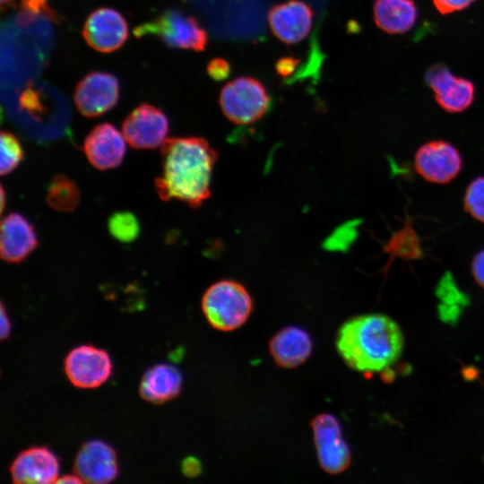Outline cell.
Returning a JSON list of instances; mask_svg holds the SVG:
<instances>
[{
    "mask_svg": "<svg viewBox=\"0 0 484 484\" xmlns=\"http://www.w3.org/2000/svg\"><path fill=\"white\" fill-rule=\"evenodd\" d=\"M161 147V173L154 179L159 197L199 207L211 195L217 151L198 136L167 139Z\"/></svg>",
    "mask_w": 484,
    "mask_h": 484,
    "instance_id": "6da1fadb",
    "label": "cell"
},
{
    "mask_svg": "<svg viewBox=\"0 0 484 484\" xmlns=\"http://www.w3.org/2000/svg\"><path fill=\"white\" fill-rule=\"evenodd\" d=\"M336 349L346 365L362 373L381 372L401 357L403 333L388 315L366 314L350 318L339 328Z\"/></svg>",
    "mask_w": 484,
    "mask_h": 484,
    "instance_id": "7a4b0ae2",
    "label": "cell"
},
{
    "mask_svg": "<svg viewBox=\"0 0 484 484\" xmlns=\"http://www.w3.org/2000/svg\"><path fill=\"white\" fill-rule=\"evenodd\" d=\"M201 304L209 324L220 332L241 327L254 308L248 290L233 280H221L212 284L203 293Z\"/></svg>",
    "mask_w": 484,
    "mask_h": 484,
    "instance_id": "3957f363",
    "label": "cell"
},
{
    "mask_svg": "<svg viewBox=\"0 0 484 484\" xmlns=\"http://www.w3.org/2000/svg\"><path fill=\"white\" fill-rule=\"evenodd\" d=\"M134 34L138 39L154 35L168 47L197 52L204 50L208 42L207 32L199 21L178 9L166 10L136 26Z\"/></svg>",
    "mask_w": 484,
    "mask_h": 484,
    "instance_id": "277c9868",
    "label": "cell"
},
{
    "mask_svg": "<svg viewBox=\"0 0 484 484\" xmlns=\"http://www.w3.org/2000/svg\"><path fill=\"white\" fill-rule=\"evenodd\" d=\"M219 104L223 115L230 122L245 125L264 116L271 105V98L259 80L239 76L223 86Z\"/></svg>",
    "mask_w": 484,
    "mask_h": 484,
    "instance_id": "5b68a950",
    "label": "cell"
},
{
    "mask_svg": "<svg viewBox=\"0 0 484 484\" xmlns=\"http://www.w3.org/2000/svg\"><path fill=\"white\" fill-rule=\"evenodd\" d=\"M311 428L322 470L332 475L345 471L350 464L351 454L339 420L332 414L322 413L313 419Z\"/></svg>",
    "mask_w": 484,
    "mask_h": 484,
    "instance_id": "8992f818",
    "label": "cell"
},
{
    "mask_svg": "<svg viewBox=\"0 0 484 484\" xmlns=\"http://www.w3.org/2000/svg\"><path fill=\"white\" fill-rule=\"evenodd\" d=\"M414 168L426 181L445 185L454 180L462 169L459 150L445 140L420 145L414 155Z\"/></svg>",
    "mask_w": 484,
    "mask_h": 484,
    "instance_id": "52a82bcc",
    "label": "cell"
},
{
    "mask_svg": "<svg viewBox=\"0 0 484 484\" xmlns=\"http://www.w3.org/2000/svg\"><path fill=\"white\" fill-rule=\"evenodd\" d=\"M65 373L70 383L82 389L103 385L112 373L108 353L92 345H81L71 350L65 359Z\"/></svg>",
    "mask_w": 484,
    "mask_h": 484,
    "instance_id": "ba28073f",
    "label": "cell"
},
{
    "mask_svg": "<svg viewBox=\"0 0 484 484\" xmlns=\"http://www.w3.org/2000/svg\"><path fill=\"white\" fill-rule=\"evenodd\" d=\"M122 130L125 139L133 148L155 149L167 140L169 124L160 108L142 103L123 121Z\"/></svg>",
    "mask_w": 484,
    "mask_h": 484,
    "instance_id": "9c48e42d",
    "label": "cell"
},
{
    "mask_svg": "<svg viewBox=\"0 0 484 484\" xmlns=\"http://www.w3.org/2000/svg\"><path fill=\"white\" fill-rule=\"evenodd\" d=\"M119 91V82L114 74L93 71L78 82L73 99L78 111L83 117H95L117 104Z\"/></svg>",
    "mask_w": 484,
    "mask_h": 484,
    "instance_id": "30bf717a",
    "label": "cell"
},
{
    "mask_svg": "<svg viewBox=\"0 0 484 484\" xmlns=\"http://www.w3.org/2000/svg\"><path fill=\"white\" fill-rule=\"evenodd\" d=\"M425 81L433 91L436 103L446 112H462L474 101V84L455 76L443 65L431 66L425 73Z\"/></svg>",
    "mask_w": 484,
    "mask_h": 484,
    "instance_id": "8fae6325",
    "label": "cell"
},
{
    "mask_svg": "<svg viewBox=\"0 0 484 484\" xmlns=\"http://www.w3.org/2000/svg\"><path fill=\"white\" fill-rule=\"evenodd\" d=\"M82 36L87 44L101 53L113 52L121 48L128 38V24L117 10L101 7L86 19Z\"/></svg>",
    "mask_w": 484,
    "mask_h": 484,
    "instance_id": "7c38bea8",
    "label": "cell"
},
{
    "mask_svg": "<svg viewBox=\"0 0 484 484\" xmlns=\"http://www.w3.org/2000/svg\"><path fill=\"white\" fill-rule=\"evenodd\" d=\"M125 137L112 124L95 125L86 135L82 150L89 162L99 170H108L121 165L125 156Z\"/></svg>",
    "mask_w": 484,
    "mask_h": 484,
    "instance_id": "4fadbf2b",
    "label": "cell"
},
{
    "mask_svg": "<svg viewBox=\"0 0 484 484\" xmlns=\"http://www.w3.org/2000/svg\"><path fill=\"white\" fill-rule=\"evenodd\" d=\"M314 13L301 0H288L273 5L268 13L272 34L285 44H296L304 39L313 24Z\"/></svg>",
    "mask_w": 484,
    "mask_h": 484,
    "instance_id": "5bb4252c",
    "label": "cell"
},
{
    "mask_svg": "<svg viewBox=\"0 0 484 484\" xmlns=\"http://www.w3.org/2000/svg\"><path fill=\"white\" fill-rule=\"evenodd\" d=\"M73 468L83 482L108 483L118 474L117 455L104 441L91 440L80 448L74 459Z\"/></svg>",
    "mask_w": 484,
    "mask_h": 484,
    "instance_id": "9a60e30c",
    "label": "cell"
},
{
    "mask_svg": "<svg viewBox=\"0 0 484 484\" xmlns=\"http://www.w3.org/2000/svg\"><path fill=\"white\" fill-rule=\"evenodd\" d=\"M39 246L33 224L19 212L7 214L1 221L0 255L3 261L20 264Z\"/></svg>",
    "mask_w": 484,
    "mask_h": 484,
    "instance_id": "2e32d148",
    "label": "cell"
},
{
    "mask_svg": "<svg viewBox=\"0 0 484 484\" xmlns=\"http://www.w3.org/2000/svg\"><path fill=\"white\" fill-rule=\"evenodd\" d=\"M59 462L46 446H33L22 451L10 465L13 483L49 484L58 479Z\"/></svg>",
    "mask_w": 484,
    "mask_h": 484,
    "instance_id": "e0dca14e",
    "label": "cell"
},
{
    "mask_svg": "<svg viewBox=\"0 0 484 484\" xmlns=\"http://www.w3.org/2000/svg\"><path fill=\"white\" fill-rule=\"evenodd\" d=\"M269 351L281 368H295L304 364L313 351V341L307 332L298 326H286L269 341Z\"/></svg>",
    "mask_w": 484,
    "mask_h": 484,
    "instance_id": "ac0fdd59",
    "label": "cell"
},
{
    "mask_svg": "<svg viewBox=\"0 0 484 484\" xmlns=\"http://www.w3.org/2000/svg\"><path fill=\"white\" fill-rule=\"evenodd\" d=\"M182 385V374L176 367L160 363L145 371L140 382L139 393L149 402L161 404L177 397Z\"/></svg>",
    "mask_w": 484,
    "mask_h": 484,
    "instance_id": "d6986e66",
    "label": "cell"
},
{
    "mask_svg": "<svg viewBox=\"0 0 484 484\" xmlns=\"http://www.w3.org/2000/svg\"><path fill=\"white\" fill-rule=\"evenodd\" d=\"M373 17L381 30L402 34L415 25L418 8L414 0H375Z\"/></svg>",
    "mask_w": 484,
    "mask_h": 484,
    "instance_id": "ffe728a7",
    "label": "cell"
},
{
    "mask_svg": "<svg viewBox=\"0 0 484 484\" xmlns=\"http://www.w3.org/2000/svg\"><path fill=\"white\" fill-rule=\"evenodd\" d=\"M81 193L76 183L69 177L57 174L47 188L48 204L58 212H70L80 203Z\"/></svg>",
    "mask_w": 484,
    "mask_h": 484,
    "instance_id": "44dd1931",
    "label": "cell"
},
{
    "mask_svg": "<svg viewBox=\"0 0 484 484\" xmlns=\"http://www.w3.org/2000/svg\"><path fill=\"white\" fill-rule=\"evenodd\" d=\"M385 251L393 257L416 259L421 256L419 241L411 224L396 231L385 246Z\"/></svg>",
    "mask_w": 484,
    "mask_h": 484,
    "instance_id": "7402d4cb",
    "label": "cell"
},
{
    "mask_svg": "<svg viewBox=\"0 0 484 484\" xmlns=\"http://www.w3.org/2000/svg\"><path fill=\"white\" fill-rule=\"evenodd\" d=\"M108 229L112 237L122 243L134 241L141 232L138 219L130 212H114L108 220Z\"/></svg>",
    "mask_w": 484,
    "mask_h": 484,
    "instance_id": "603a6c76",
    "label": "cell"
},
{
    "mask_svg": "<svg viewBox=\"0 0 484 484\" xmlns=\"http://www.w3.org/2000/svg\"><path fill=\"white\" fill-rule=\"evenodd\" d=\"M0 173L2 176L13 172L21 164L24 151L20 140L11 132H1Z\"/></svg>",
    "mask_w": 484,
    "mask_h": 484,
    "instance_id": "cb8c5ba5",
    "label": "cell"
},
{
    "mask_svg": "<svg viewBox=\"0 0 484 484\" xmlns=\"http://www.w3.org/2000/svg\"><path fill=\"white\" fill-rule=\"evenodd\" d=\"M462 205L474 220L484 224V177H477L467 186Z\"/></svg>",
    "mask_w": 484,
    "mask_h": 484,
    "instance_id": "d4e9b609",
    "label": "cell"
},
{
    "mask_svg": "<svg viewBox=\"0 0 484 484\" xmlns=\"http://www.w3.org/2000/svg\"><path fill=\"white\" fill-rule=\"evenodd\" d=\"M231 72V66L228 60L222 57H215L207 65V73L214 81L220 82L227 79Z\"/></svg>",
    "mask_w": 484,
    "mask_h": 484,
    "instance_id": "484cf974",
    "label": "cell"
},
{
    "mask_svg": "<svg viewBox=\"0 0 484 484\" xmlns=\"http://www.w3.org/2000/svg\"><path fill=\"white\" fill-rule=\"evenodd\" d=\"M436 9L442 14H449L469 7L476 0H432Z\"/></svg>",
    "mask_w": 484,
    "mask_h": 484,
    "instance_id": "4316f807",
    "label": "cell"
},
{
    "mask_svg": "<svg viewBox=\"0 0 484 484\" xmlns=\"http://www.w3.org/2000/svg\"><path fill=\"white\" fill-rule=\"evenodd\" d=\"M300 63V59L293 56L281 57L275 64L276 73L283 78L292 75Z\"/></svg>",
    "mask_w": 484,
    "mask_h": 484,
    "instance_id": "83f0119b",
    "label": "cell"
},
{
    "mask_svg": "<svg viewBox=\"0 0 484 484\" xmlns=\"http://www.w3.org/2000/svg\"><path fill=\"white\" fill-rule=\"evenodd\" d=\"M471 270L476 283L484 290V249L473 256Z\"/></svg>",
    "mask_w": 484,
    "mask_h": 484,
    "instance_id": "f1b7e54d",
    "label": "cell"
},
{
    "mask_svg": "<svg viewBox=\"0 0 484 484\" xmlns=\"http://www.w3.org/2000/svg\"><path fill=\"white\" fill-rule=\"evenodd\" d=\"M181 471L186 477L195 478L202 471L201 462L194 456H187L181 463Z\"/></svg>",
    "mask_w": 484,
    "mask_h": 484,
    "instance_id": "f546056e",
    "label": "cell"
},
{
    "mask_svg": "<svg viewBox=\"0 0 484 484\" xmlns=\"http://www.w3.org/2000/svg\"><path fill=\"white\" fill-rule=\"evenodd\" d=\"M11 333V323L10 319L4 310V304H1V340L4 341L9 337Z\"/></svg>",
    "mask_w": 484,
    "mask_h": 484,
    "instance_id": "4dcf8cb0",
    "label": "cell"
},
{
    "mask_svg": "<svg viewBox=\"0 0 484 484\" xmlns=\"http://www.w3.org/2000/svg\"><path fill=\"white\" fill-rule=\"evenodd\" d=\"M56 483H83V480L75 473L68 474L57 479Z\"/></svg>",
    "mask_w": 484,
    "mask_h": 484,
    "instance_id": "1f68e13d",
    "label": "cell"
},
{
    "mask_svg": "<svg viewBox=\"0 0 484 484\" xmlns=\"http://www.w3.org/2000/svg\"><path fill=\"white\" fill-rule=\"evenodd\" d=\"M4 200H5L4 189L1 187V211L2 212L4 211Z\"/></svg>",
    "mask_w": 484,
    "mask_h": 484,
    "instance_id": "d6a6232c",
    "label": "cell"
},
{
    "mask_svg": "<svg viewBox=\"0 0 484 484\" xmlns=\"http://www.w3.org/2000/svg\"><path fill=\"white\" fill-rule=\"evenodd\" d=\"M14 0H1V5L4 8V6L13 4Z\"/></svg>",
    "mask_w": 484,
    "mask_h": 484,
    "instance_id": "836d02e7",
    "label": "cell"
}]
</instances>
